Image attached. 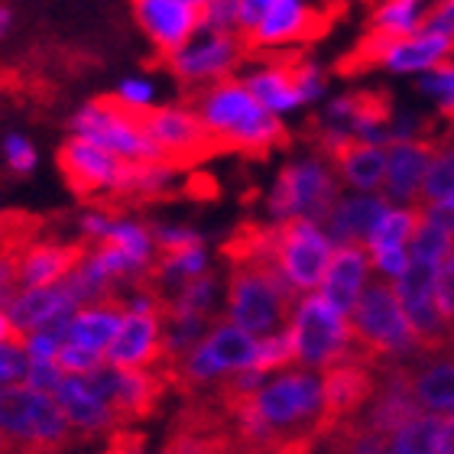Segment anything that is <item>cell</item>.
Wrapping results in <instances>:
<instances>
[{
  "instance_id": "cell-1",
  "label": "cell",
  "mask_w": 454,
  "mask_h": 454,
  "mask_svg": "<svg viewBox=\"0 0 454 454\" xmlns=\"http://www.w3.org/2000/svg\"><path fill=\"white\" fill-rule=\"evenodd\" d=\"M192 107L201 117L205 130L211 133V140L218 143V150L266 156L279 150L289 137L283 117L266 111L240 75L192 91Z\"/></svg>"
},
{
  "instance_id": "cell-2",
  "label": "cell",
  "mask_w": 454,
  "mask_h": 454,
  "mask_svg": "<svg viewBox=\"0 0 454 454\" xmlns=\"http://www.w3.org/2000/svg\"><path fill=\"white\" fill-rule=\"evenodd\" d=\"M305 293L293 289L276 263H231L227 318L254 338H266L293 325L295 305Z\"/></svg>"
},
{
  "instance_id": "cell-3",
  "label": "cell",
  "mask_w": 454,
  "mask_h": 454,
  "mask_svg": "<svg viewBox=\"0 0 454 454\" xmlns=\"http://www.w3.org/2000/svg\"><path fill=\"white\" fill-rule=\"evenodd\" d=\"M348 318L354 340L367 350L370 360L377 364V370L387 367L389 360H403L409 354L422 350L412 325H409L406 309H403L389 279H370Z\"/></svg>"
},
{
  "instance_id": "cell-4",
  "label": "cell",
  "mask_w": 454,
  "mask_h": 454,
  "mask_svg": "<svg viewBox=\"0 0 454 454\" xmlns=\"http://www.w3.org/2000/svg\"><path fill=\"white\" fill-rule=\"evenodd\" d=\"M340 199V179L334 162L322 153L289 160L276 172L273 189L266 195V211L273 221L309 218L322 224L334 201Z\"/></svg>"
},
{
  "instance_id": "cell-5",
  "label": "cell",
  "mask_w": 454,
  "mask_h": 454,
  "mask_svg": "<svg viewBox=\"0 0 454 454\" xmlns=\"http://www.w3.org/2000/svg\"><path fill=\"white\" fill-rule=\"evenodd\" d=\"M68 133L98 143V146H105L127 162L166 160L156 140L150 137V130H146V121L140 114L127 111L114 95L91 98L85 105H78L68 117Z\"/></svg>"
},
{
  "instance_id": "cell-6",
  "label": "cell",
  "mask_w": 454,
  "mask_h": 454,
  "mask_svg": "<svg viewBox=\"0 0 454 454\" xmlns=\"http://www.w3.org/2000/svg\"><path fill=\"white\" fill-rule=\"evenodd\" d=\"M0 432L56 454L82 438L59 399L33 387H4L0 383Z\"/></svg>"
},
{
  "instance_id": "cell-7",
  "label": "cell",
  "mask_w": 454,
  "mask_h": 454,
  "mask_svg": "<svg viewBox=\"0 0 454 454\" xmlns=\"http://www.w3.org/2000/svg\"><path fill=\"white\" fill-rule=\"evenodd\" d=\"M247 52H250V46L240 33L199 29L176 52L162 56V66L185 91H199V88H208L231 75H240Z\"/></svg>"
},
{
  "instance_id": "cell-8",
  "label": "cell",
  "mask_w": 454,
  "mask_h": 454,
  "mask_svg": "<svg viewBox=\"0 0 454 454\" xmlns=\"http://www.w3.org/2000/svg\"><path fill=\"white\" fill-rule=\"evenodd\" d=\"M289 328L295 338V360L302 367H332L348 357V348L354 340L350 318L340 309H334L318 289L299 299Z\"/></svg>"
},
{
  "instance_id": "cell-9",
  "label": "cell",
  "mask_w": 454,
  "mask_h": 454,
  "mask_svg": "<svg viewBox=\"0 0 454 454\" xmlns=\"http://www.w3.org/2000/svg\"><path fill=\"white\" fill-rule=\"evenodd\" d=\"M334 256V240L325 224L309 218L276 221V266L299 293H315L322 286Z\"/></svg>"
},
{
  "instance_id": "cell-10",
  "label": "cell",
  "mask_w": 454,
  "mask_h": 454,
  "mask_svg": "<svg viewBox=\"0 0 454 454\" xmlns=\"http://www.w3.org/2000/svg\"><path fill=\"white\" fill-rule=\"evenodd\" d=\"M435 279H438V263L422 260V256L409 254V266L393 279L399 302L406 309L409 325L419 338V348L426 354H438L448 350L451 344V322L445 318L442 305L435 295Z\"/></svg>"
},
{
  "instance_id": "cell-11",
  "label": "cell",
  "mask_w": 454,
  "mask_h": 454,
  "mask_svg": "<svg viewBox=\"0 0 454 454\" xmlns=\"http://www.w3.org/2000/svg\"><path fill=\"white\" fill-rule=\"evenodd\" d=\"M454 56V39L442 36L435 29H416L406 36H373L367 33L357 59L367 66H377L389 75H422L438 62Z\"/></svg>"
},
{
  "instance_id": "cell-12",
  "label": "cell",
  "mask_w": 454,
  "mask_h": 454,
  "mask_svg": "<svg viewBox=\"0 0 454 454\" xmlns=\"http://www.w3.org/2000/svg\"><path fill=\"white\" fill-rule=\"evenodd\" d=\"M143 121H146V130L162 150V156L179 169L195 166L211 153H221L218 143L211 140V133L205 130L201 117L192 107V101H162Z\"/></svg>"
},
{
  "instance_id": "cell-13",
  "label": "cell",
  "mask_w": 454,
  "mask_h": 454,
  "mask_svg": "<svg viewBox=\"0 0 454 454\" xmlns=\"http://www.w3.org/2000/svg\"><path fill=\"white\" fill-rule=\"evenodd\" d=\"M56 162H59V172L66 176L68 189L75 192L82 201L114 199L117 189H121L123 169H127V160L114 156L111 150H105V146H98L91 140L72 137V133L59 146Z\"/></svg>"
},
{
  "instance_id": "cell-14",
  "label": "cell",
  "mask_w": 454,
  "mask_h": 454,
  "mask_svg": "<svg viewBox=\"0 0 454 454\" xmlns=\"http://www.w3.org/2000/svg\"><path fill=\"white\" fill-rule=\"evenodd\" d=\"M422 412V403L412 387V364L409 360H389L387 367H380L377 389L370 403L360 412V422L380 435H393L399 426H406L409 419H416Z\"/></svg>"
},
{
  "instance_id": "cell-15",
  "label": "cell",
  "mask_w": 454,
  "mask_h": 454,
  "mask_svg": "<svg viewBox=\"0 0 454 454\" xmlns=\"http://www.w3.org/2000/svg\"><path fill=\"white\" fill-rule=\"evenodd\" d=\"M169 357V334L162 315L153 312H123L121 328L105 348V360L111 367H160Z\"/></svg>"
},
{
  "instance_id": "cell-16",
  "label": "cell",
  "mask_w": 454,
  "mask_h": 454,
  "mask_svg": "<svg viewBox=\"0 0 454 454\" xmlns=\"http://www.w3.org/2000/svg\"><path fill=\"white\" fill-rule=\"evenodd\" d=\"M377 367L360 364V360H338L332 367H325L322 396L328 435H332L334 426L348 422V419H357L364 412V406H367L373 389H377Z\"/></svg>"
},
{
  "instance_id": "cell-17",
  "label": "cell",
  "mask_w": 454,
  "mask_h": 454,
  "mask_svg": "<svg viewBox=\"0 0 454 454\" xmlns=\"http://www.w3.org/2000/svg\"><path fill=\"white\" fill-rule=\"evenodd\" d=\"M133 20L160 56H169L201 29V10L192 0H130Z\"/></svg>"
},
{
  "instance_id": "cell-18",
  "label": "cell",
  "mask_w": 454,
  "mask_h": 454,
  "mask_svg": "<svg viewBox=\"0 0 454 454\" xmlns=\"http://www.w3.org/2000/svg\"><path fill=\"white\" fill-rule=\"evenodd\" d=\"M318 29H322V13L312 7V0H273L260 27L247 36V46L250 52H283L318 36Z\"/></svg>"
},
{
  "instance_id": "cell-19",
  "label": "cell",
  "mask_w": 454,
  "mask_h": 454,
  "mask_svg": "<svg viewBox=\"0 0 454 454\" xmlns=\"http://www.w3.org/2000/svg\"><path fill=\"white\" fill-rule=\"evenodd\" d=\"M244 85L256 95V101L273 111L276 117H293V114L305 111V98L295 82V59H283L276 52H263V59L256 62H244L240 68Z\"/></svg>"
},
{
  "instance_id": "cell-20",
  "label": "cell",
  "mask_w": 454,
  "mask_h": 454,
  "mask_svg": "<svg viewBox=\"0 0 454 454\" xmlns=\"http://www.w3.org/2000/svg\"><path fill=\"white\" fill-rule=\"evenodd\" d=\"M432 140H393L387 143V176H383V199L389 205H419L422 182H426Z\"/></svg>"
},
{
  "instance_id": "cell-21",
  "label": "cell",
  "mask_w": 454,
  "mask_h": 454,
  "mask_svg": "<svg viewBox=\"0 0 454 454\" xmlns=\"http://www.w3.org/2000/svg\"><path fill=\"white\" fill-rule=\"evenodd\" d=\"M88 250V240L75 244H59V240H29L20 250H13V266H17L20 289L29 286H52L62 283Z\"/></svg>"
},
{
  "instance_id": "cell-22",
  "label": "cell",
  "mask_w": 454,
  "mask_h": 454,
  "mask_svg": "<svg viewBox=\"0 0 454 454\" xmlns=\"http://www.w3.org/2000/svg\"><path fill=\"white\" fill-rule=\"evenodd\" d=\"M117 389L111 396V412L117 426H127V422H140V419H150L156 409H160L166 389H169V380L162 373V367H117Z\"/></svg>"
},
{
  "instance_id": "cell-23",
  "label": "cell",
  "mask_w": 454,
  "mask_h": 454,
  "mask_svg": "<svg viewBox=\"0 0 454 454\" xmlns=\"http://www.w3.org/2000/svg\"><path fill=\"white\" fill-rule=\"evenodd\" d=\"M373 276V263H370V250L364 244H338L334 247V256L328 263V273H325L318 293L340 309L344 315H350V309L357 305L364 286L370 283Z\"/></svg>"
},
{
  "instance_id": "cell-24",
  "label": "cell",
  "mask_w": 454,
  "mask_h": 454,
  "mask_svg": "<svg viewBox=\"0 0 454 454\" xmlns=\"http://www.w3.org/2000/svg\"><path fill=\"white\" fill-rule=\"evenodd\" d=\"M389 208V201L383 199V192H348L334 201V208L328 211V218L322 221L328 237L338 244H364L367 247L370 234L377 221L383 218V211Z\"/></svg>"
},
{
  "instance_id": "cell-25",
  "label": "cell",
  "mask_w": 454,
  "mask_h": 454,
  "mask_svg": "<svg viewBox=\"0 0 454 454\" xmlns=\"http://www.w3.org/2000/svg\"><path fill=\"white\" fill-rule=\"evenodd\" d=\"M334 172L344 189L350 192H380L387 176V146L383 143L350 140L344 150L332 156Z\"/></svg>"
},
{
  "instance_id": "cell-26",
  "label": "cell",
  "mask_w": 454,
  "mask_h": 454,
  "mask_svg": "<svg viewBox=\"0 0 454 454\" xmlns=\"http://www.w3.org/2000/svg\"><path fill=\"white\" fill-rule=\"evenodd\" d=\"M56 399L62 403L66 416L72 419V426L82 432V438L98 435V432H114L117 422H114V412L105 399L98 396L95 389L88 387L85 377H68L59 383Z\"/></svg>"
},
{
  "instance_id": "cell-27",
  "label": "cell",
  "mask_w": 454,
  "mask_h": 454,
  "mask_svg": "<svg viewBox=\"0 0 454 454\" xmlns=\"http://www.w3.org/2000/svg\"><path fill=\"white\" fill-rule=\"evenodd\" d=\"M68 302H78V299L72 295L66 279H62V283H52V286H29V289H17V295H13L7 305V315L20 332L29 334V332H36L49 315L59 312V309Z\"/></svg>"
},
{
  "instance_id": "cell-28",
  "label": "cell",
  "mask_w": 454,
  "mask_h": 454,
  "mask_svg": "<svg viewBox=\"0 0 454 454\" xmlns=\"http://www.w3.org/2000/svg\"><path fill=\"white\" fill-rule=\"evenodd\" d=\"M412 387L422 403V409L438 412V416H451L454 412V357L426 360V364H412Z\"/></svg>"
},
{
  "instance_id": "cell-29",
  "label": "cell",
  "mask_w": 454,
  "mask_h": 454,
  "mask_svg": "<svg viewBox=\"0 0 454 454\" xmlns=\"http://www.w3.org/2000/svg\"><path fill=\"white\" fill-rule=\"evenodd\" d=\"M432 0H377L370 10L373 36H406L426 27Z\"/></svg>"
},
{
  "instance_id": "cell-30",
  "label": "cell",
  "mask_w": 454,
  "mask_h": 454,
  "mask_svg": "<svg viewBox=\"0 0 454 454\" xmlns=\"http://www.w3.org/2000/svg\"><path fill=\"white\" fill-rule=\"evenodd\" d=\"M442 428H445V416L419 412L389 435L387 448L389 454H442Z\"/></svg>"
},
{
  "instance_id": "cell-31",
  "label": "cell",
  "mask_w": 454,
  "mask_h": 454,
  "mask_svg": "<svg viewBox=\"0 0 454 454\" xmlns=\"http://www.w3.org/2000/svg\"><path fill=\"white\" fill-rule=\"evenodd\" d=\"M419 221H422V208L419 205H389L383 211V218L377 221V227H373V234H370L367 250H377V247H409Z\"/></svg>"
},
{
  "instance_id": "cell-32",
  "label": "cell",
  "mask_w": 454,
  "mask_h": 454,
  "mask_svg": "<svg viewBox=\"0 0 454 454\" xmlns=\"http://www.w3.org/2000/svg\"><path fill=\"white\" fill-rule=\"evenodd\" d=\"M451 195H454V140H445V143H435V150H432L419 205H432V201L451 199Z\"/></svg>"
},
{
  "instance_id": "cell-33",
  "label": "cell",
  "mask_w": 454,
  "mask_h": 454,
  "mask_svg": "<svg viewBox=\"0 0 454 454\" xmlns=\"http://www.w3.org/2000/svg\"><path fill=\"white\" fill-rule=\"evenodd\" d=\"M328 442H332V454H389V438L367 428L360 419H348V422L334 426Z\"/></svg>"
},
{
  "instance_id": "cell-34",
  "label": "cell",
  "mask_w": 454,
  "mask_h": 454,
  "mask_svg": "<svg viewBox=\"0 0 454 454\" xmlns=\"http://www.w3.org/2000/svg\"><path fill=\"white\" fill-rule=\"evenodd\" d=\"M416 88L438 114H445L448 121H454V56L438 62L435 68L422 72Z\"/></svg>"
},
{
  "instance_id": "cell-35",
  "label": "cell",
  "mask_w": 454,
  "mask_h": 454,
  "mask_svg": "<svg viewBox=\"0 0 454 454\" xmlns=\"http://www.w3.org/2000/svg\"><path fill=\"white\" fill-rule=\"evenodd\" d=\"M114 98H117L127 111L140 114V117H146L153 107L162 105L160 101V82H156L153 75H146V72L123 75L121 82L114 85Z\"/></svg>"
},
{
  "instance_id": "cell-36",
  "label": "cell",
  "mask_w": 454,
  "mask_h": 454,
  "mask_svg": "<svg viewBox=\"0 0 454 454\" xmlns=\"http://www.w3.org/2000/svg\"><path fill=\"white\" fill-rule=\"evenodd\" d=\"M299 364L295 360V338L293 328H283L276 334H266V338H256V354H254V367L270 373V370H286Z\"/></svg>"
},
{
  "instance_id": "cell-37",
  "label": "cell",
  "mask_w": 454,
  "mask_h": 454,
  "mask_svg": "<svg viewBox=\"0 0 454 454\" xmlns=\"http://www.w3.org/2000/svg\"><path fill=\"white\" fill-rule=\"evenodd\" d=\"M451 250H454V237L448 234L442 224H435V221H428L426 215H422L416 234L409 240V254L422 256V260H432V263H442Z\"/></svg>"
},
{
  "instance_id": "cell-38",
  "label": "cell",
  "mask_w": 454,
  "mask_h": 454,
  "mask_svg": "<svg viewBox=\"0 0 454 454\" xmlns=\"http://www.w3.org/2000/svg\"><path fill=\"white\" fill-rule=\"evenodd\" d=\"M52 360L62 367V373H72V377H88V373H95V370H101L107 364V360L101 357V350L82 348L75 340H62Z\"/></svg>"
},
{
  "instance_id": "cell-39",
  "label": "cell",
  "mask_w": 454,
  "mask_h": 454,
  "mask_svg": "<svg viewBox=\"0 0 454 454\" xmlns=\"http://www.w3.org/2000/svg\"><path fill=\"white\" fill-rule=\"evenodd\" d=\"M0 156H4V162H7V169L17 172V176H29V172L39 166L36 146H33V140H29L27 133H20V130H10L7 137H4V143H0Z\"/></svg>"
},
{
  "instance_id": "cell-40",
  "label": "cell",
  "mask_w": 454,
  "mask_h": 454,
  "mask_svg": "<svg viewBox=\"0 0 454 454\" xmlns=\"http://www.w3.org/2000/svg\"><path fill=\"white\" fill-rule=\"evenodd\" d=\"M295 82H299V91L305 98V107L322 105L328 98V72L315 59L295 56Z\"/></svg>"
},
{
  "instance_id": "cell-41",
  "label": "cell",
  "mask_w": 454,
  "mask_h": 454,
  "mask_svg": "<svg viewBox=\"0 0 454 454\" xmlns=\"http://www.w3.org/2000/svg\"><path fill=\"white\" fill-rule=\"evenodd\" d=\"M370 263H373V273L380 279L393 283L409 266V247H377V250H370Z\"/></svg>"
},
{
  "instance_id": "cell-42",
  "label": "cell",
  "mask_w": 454,
  "mask_h": 454,
  "mask_svg": "<svg viewBox=\"0 0 454 454\" xmlns=\"http://www.w3.org/2000/svg\"><path fill=\"white\" fill-rule=\"evenodd\" d=\"M153 227V240H156V250L166 254V250H179V247H192V244H205L199 231L182 224H150Z\"/></svg>"
},
{
  "instance_id": "cell-43",
  "label": "cell",
  "mask_w": 454,
  "mask_h": 454,
  "mask_svg": "<svg viewBox=\"0 0 454 454\" xmlns=\"http://www.w3.org/2000/svg\"><path fill=\"white\" fill-rule=\"evenodd\" d=\"M201 29L240 33L237 29V0H215L208 7H201Z\"/></svg>"
},
{
  "instance_id": "cell-44",
  "label": "cell",
  "mask_w": 454,
  "mask_h": 454,
  "mask_svg": "<svg viewBox=\"0 0 454 454\" xmlns=\"http://www.w3.org/2000/svg\"><path fill=\"white\" fill-rule=\"evenodd\" d=\"M62 383V367L52 357H29L27 367V387L43 389V393H56Z\"/></svg>"
},
{
  "instance_id": "cell-45",
  "label": "cell",
  "mask_w": 454,
  "mask_h": 454,
  "mask_svg": "<svg viewBox=\"0 0 454 454\" xmlns=\"http://www.w3.org/2000/svg\"><path fill=\"white\" fill-rule=\"evenodd\" d=\"M435 295H438V305H442L445 318L454 325V250L442 260V263H438Z\"/></svg>"
},
{
  "instance_id": "cell-46",
  "label": "cell",
  "mask_w": 454,
  "mask_h": 454,
  "mask_svg": "<svg viewBox=\"0 0 454 454\" xmlns=\"http://www.w3.org/2000/svg\"><path fill=\"white\" fill-rule=\"evenodd\" d=\"M29 357L27 348L20 344H0V383H13V380L27 377Z\"/></svg>"
},
{
  "instance_id": "cell-47",
  "label": "cell",
  "mask_w": 454,
  "mask_h": 454,
  "mask_svg": "<svg viewBox=\"0 0 454 454\" xmlns=\"http://www.w3.org/2000/svg\"><path fill=\"white\" fill-rule=\"evenodd\" d=\"M270 7H273V0H237V29H240V36H250Z\"/></svg>"
},
{
  "instance_id": "cell-48",
  "label": "cell",
  "mask_w": 454,
  "mask_h": 454,
  "mask_svg": "<svg viewBox=\"0 0 454 454\" xmlns=\"http://www.w3.org/2000/svg\"><path fill=\"white\" fill-rule=\"evenodd\" d=\"M426 29H435L442 36L454 39V0H432L426 17Z\"/></svg>"
},
{
  "instance_id": "cell-49",
  "label": "cell",
  "mask_w": 454,
  "mask_h": 454,
  "mask_svg": "<svg viewBox=\"0 0 454 454\" xmlns=\"http://www.w3.org/2000/svg\"><path fill=\"white\" fill-rule=\"evenodd\" d=\"M143 445H146V435H143V432L117 426L111 432V442H107L105 454H143Z\"/></svg>"
},
{
  "instance_id": "cell-50",
  "label": "cell",
  "mask_w": 454,
  "mask_h": 454,
  "mask_svg": "<svg viewBox=\"0 0 454 454\" xmlns=\"http://www.w3.org/2000/svg\"><path fill=\"white\" fill-rule=\"evenodd\" d=\"M17 266H13V254L0 250V309H7L10 299L17 295Z\"/></svg>"
},
{
  "instance_id": "cell-51",
  "label": "cell",
  "mask_w": 454,
  "mask_h": 454,
  "mask_svg": "<svg viewBox=\"0 0 454 454\" xmlns=\"http://www.w3.org/2000/svg\"><path fill=\"white\" fill-rule=\"evenodd\" d=\"M419 208H422V215H426L428 221L442 224L448 231V234L454 237V195H451V199L432 201V205H419Z\"/></svg>"
},
{
  "instance_id": "cell-52",
  "label": "cell",
  "mask_w": 454,
  "mask_h": 454,
  "mask_svg": "<svg viewBox=\"0 0 454 454\" xmlns=\"http://www.w3.org/2000/svg\"><path fill=\"white\" fill-rule=\"evenodd\" d=\"M27 332H20L17 325L10 322L7 309H0V344H20V348H27Z\"/></svg>"
},
{
  "instance_id": "cell-53",
  "label": "cell",
  "mask_w": 454,
  "mask_h": 454,
  "mask_svg": "<svg viewBox=\"0 0 454 454\" xmlns=\"http://www.w3.org/2000/svg\"><path fill=\"white\" fill-rule=\"evenodd\" d=\"M442 454H454V412L445 416V428H442Z\"/></svg>"
},
{
  "instance_id": "cell-54",
  "label": "cell",
  "mask_w": 454,
  "mask_h": 454,
  "mask_svg": "<svg viewBox=\"0 0 454 454\" xmlns=\"http://www.w3.org/2000/svg\"><path fill=\"white\" fill-rule=\"evenodd\" d=\"M10 27H13V10H10L7 4H0V39L7 36Z\"/></svg>"
},
{
  "instance_id": "cell-55",
  "label": "cell",
  "mask_w": 454,
  "mask_h": 454,
  "mask_svg": "<svg viewBox=\"0 0 454 454\" xmlns=\"http://www.w3.org/2000/svg\"><path fill=\"white\" fill-rule=\"evenodd\" d=\"M20 448V438L7 435V432H0V454H13Z\"/></svg>"
},
{
  "instance_id": "cell-56",
  "label": "cell",
  "mask_w": 454,
  "mask_h": 454,
  "mask_svg": "<svg viewBox=\"0 0 454 454\" xmlns=\"http://www.w3.org/2000/svg\"><path fill=\"white\" fill-rule=\"evenodd\" d=\"M192 4H195V7L201 10V7H208V4H215V0H192Z\"/></svg>"
}]
</instances>
